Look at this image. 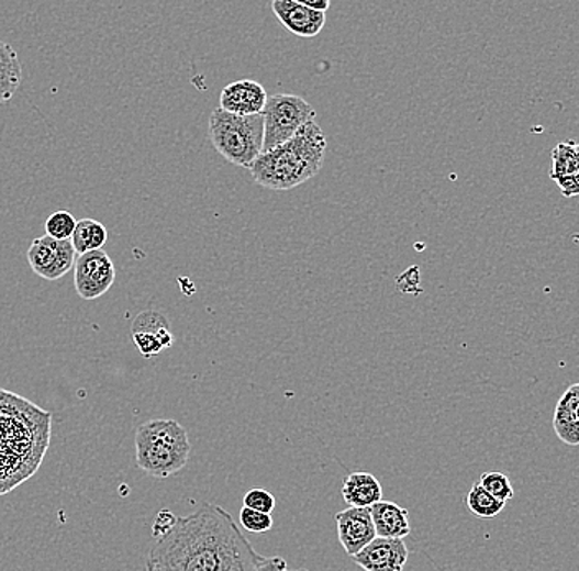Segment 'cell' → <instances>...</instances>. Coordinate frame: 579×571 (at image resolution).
I'll return each instance as SVG.
<instances>
[{"label":"cell","instance_id":"obj_1","mask_svg":"<svg viewBox=\"0 0 579 571\" xmlns=\"http://www.w3.org/2000/svg\"><path fill=\"white\" fill-rule=\"evenodd\" d=\"M263 559L233 516L207 503L177 517L148 552L145 571H256Z\"/></svg>","mask_w":579,"mask_h":571},{"label":"cell","instance_id":"obj_2","mask_svg":"<svg viewBox=\"0 0 579 571\" xmlns=\"http://www.w3.org/2000/svg\"><path fill=\"white\" fill-rule=\"evenodd\" d=\"M52 415L0 389V494L15 490L42 467Z\"/></svg>","mask_w":579,"mask_h":571},{"label":"cell","instance_id":"obj_3","mask_svg":"<svg viewBox=\"0 0 579 571\" xmlns=\"http://www.w3.org/2000/svg\"><path fill=\"white\" fill-rule=\"evenodd\" d=\"M326 147V137L320 125L308 122L289 142L260 154L250 173L260 187L276 191L293 190L320 173Z\"/></svg>","mask_w":579,"mask_h":571},{"label":"cell","instance_id":"obj_4","mask_svg":"<svg viewBox=\"0 0 579 571\" xmlns=\"http://www.w3.org/2000/svg\"><path fill=\"white\" fill-rule=\"evenodd\" d=\"M188 432L177 421H151L135 432V461L148 477L177 474L190 460Z\"/></svg>","mask_w":579,"mask_h":571},{"label":"cell","instance_id":"obj_5","mask_svg":"<svg viewBox=\"0 0 579 571\" xmlns=\"http://www.w3.org/2000/svg\"><path fill=\"white\" fill-rule=\"evenodd\" d=\"M210 138L227 161L250 170L263 154V114L234 115L216 109L210 119Z\"/></svg>","mask_w":579,"mask_h":571},{"label":"cell","instance_id":"obj_6","mask_svg":"<svg viewBox=\"0 0 579 571\" xmlns=\"http://www.w3.org/2000/svg\"><path fill=\"white\" fill-rule=\"evenodd\" d=\"M264 117V152L274 150L289 142L308 122L314 121L316 112L310 102L297 94H276L267 98Z\"/></svg>","mask_w":579,"mask_h":571},{"label":"cell","instance_id":"obj_7","mask_svg":"<svg viewBox=\"0 0 579 571\" xmlns=\"http://www.w3.org/2000/svg\"><path fill=\"white\" fill-rule=\"evenodd\" d=\"M76 254L71 240H56L49 236L36 237L30 244L26 259L36 276L45 280H58L75 267Z\"/></svg>","mask_w":579,"mask_h":571},{"label":"cell","instance_id":"obj_8","mask_svg":"<svg viewBox=\"0 0 579 571\" xmlns=\"http://www.w3.org/2000/svg\"><path fill=\"white\" fill-rule=\"evenodd\" d=\"M115 282V267L104 250H92L76 257L75 287L82 300H96L109 292Z\"/></svg>","mask_w":579,"mask_h":571},{"label":"cell","instance_id":"obj_9","mask_svg":"<svg viewBox=\"0 0 579 571\" xmlns=\"http://www.w3.org/2000/svg\"><path fill=\"white\" fill-rule=\"evenodd\" d=\"M337 537L344 552L349 557L357 556L376 539L370 510L367 507H347L336 514Z\"/></svg>","mask_w":579,"mask_h":571},{"label":"cell","instance_id":"obj_10","mask_svg":"<svg viewBox=\"0 0 579 571\" xmlns=\"http://www.w3.org/2000/svg\"><path fill=\"white\" fill-rule=\"evenodd\" d=\"M409 553L405 540L376 537L353 560L366 571H403Z\"/></svg>","mask_w":579,"mask_h":571},{"label":"cell","instance_id":"obj_11","mask_svg":"<svg viewBox=\"0 0 579 571\" xmlns=\"http://www.w3.org/2000/svg\"><path fill=\"white\" fill-rule=\"evenodd\" d=\"M267 91L254 79H240L221 91L220 109L234 115L263 114L267 102Z\"/></svg>","mask_w":579,"mask_h":571},{"label":"cell","instance_id":"obj_12","mask_svg":"<svg viewBox=\"0 0 579 571\" xmlns=\"http://www.w3.org/2000/svg\"><path fill=\"white\" fill-rule=\"evenodd\" d=\"M272 10L290 33L303 38L320 35L326 23V13L308 9L301 0H274Z\"/></svg>","mask_w":579,"mask_h":571},{"label":"cell","instance_id":"obj_13","mask_svg":"<svg viewBox=\"0 0 579 571\" xmlns=\"http://www.w3.org/2000/svg\"><path fill=\"white\" fill-rule=\"evenodd\" d=\"M377 537L383 539H405L412 533L409 511L390 501H380L369 507Z\"/></svg>","mask_w":579,"mask_h":571},{"label":"cell","instance_id":"obj_14","mask_svg":"<svg viewBox=\"0 0 579 571\" xmlns=\"http://www.w3.org/2000/svg\"><path fill=\"white\" fill-rule=\"evenodd\" d=\"M554 428L557 437L570 447L579 445V382L570 385L555 407Z\"/></svg>","mask_w":579,"mask_h":571},{"label":"cell","instance_id":"obj_15","mask_svg":"<svg viewBox=\"0 0 579 571\" xmlns=\"http://www.w3.org/2000/svg\"><path fill=\"white\" fill-rule=\"evenodd\" d=\"M341 494H343L344 503L349 504V507L369 510L374 504L382 501V486L374 474L356 471L344 478Z\"/></svg>","mask_w":579,"mask_h":571},{"label":"cell","instance_id":"obj_16","mask_svg":"<svg viewBox=\"0 0 579 571\" xmlns=\"http://www.w3.org/2000/svg\"><path fill=\"white\" fill-rule=\"evenodd\" d=\"M22 85V65L12 45L0 40V105L9 102Z\"/></svg>","mask_w":579,"mask_h":571},{"label":"cell","instance_id":"obj_17","mask_svg":"<svg viewBox=\"0 0 579 571\" xmlns=\"http://www.w3.org/2000/svg\"><path fill=\"white\" fill-rule=\"evenodd\" d=\"M105 243H108V229L104 224L91 217L78 221L71 236V244L78 256L92 253V250H102Z\"/></svg>","mask_w":579,"mask_h":571},{"label":"cell","instance_id":"obj_18","mask_svg":"<svg viewBox=\"0 0 579 571\" xmlns=\"http://www.w3.org/2000/svg\"><path fill=\"white\" fill-rule=\"evenodd\" d=\"M578 142H560L552 152L550 178L554 181L571 180L579 177Z\"/></svg>","mask_w":579,"mask_h":571},{"label":"cell","instance_id":"obj_19","mask_svg":"<svg viewBox=\"0 0 579 571\" xmlns=\"http://www.w3.org/2000/svg\"><path fill=\"white\" fill-rule=\"evenodd\" d=\"M466 506L479 519H494L504 511L505 503L496 500L481 484L476 483L466 496Z\"/></svg>","mask_w":579,"mask_h":571},{"label":"cell","instance_id":"obj_20","mask_svg":"<svg viewBox=\"0 0 579 571\" xmlns=\"http://www.w3.org/2000/svg\"><path fill=\"white\" fill-rule=\"evenodd\" d=\"M154 333L158 336L164 348H170L174 345V335H171L170 326H168L167 320L164 315L158 312H144L135 318L134 325H132V333Z\"/></svg>","mask_w":579,"mask_h":571},{"label":"cell","instance_id":"obj_21","mask_svg":"<svg viewBox=\"0 0 579 571\" xmlns=\"http://www.w3.org/2000/svg\"><path fill=\"white\" fill-rule=\"evenodd\" d=\"M76 224L78 221L75 220L69 211L58 210L55 213L49 214L48 220L45 223L46 236L53 237L56 240H71L73 233H75Z\"/></svg>","mask_w":579,"mask_h":571},{"label":"cell","instance_id":"obj_22","mask_svg":"<svg viewBox=\"0 0 579 571\" xmlns=\"http://www.w3.org/2000/svg\"><path fill=\"white\" fill-rule=\"evenodd\" d=\"M479 484H481L491 496H494L498 501H502V503L508 504V501L514 500V486H512L508 474L499 473V471H489V473L482 474Z\"/></svg>","mask_w":579,"mask_h":571},{"label":"cell","instance_id":"obj_23","mask_svg":"<svg viewBox=\"0 0 579 571\" xmlns=\"http://www.w3.org/2000/svg\"><path fill=\"white\" fill-rule=\"evenodd\" d=\"M241 527L247 533L266 534L272 530V514L257 513V511L243 507L240 514Z\"/></svg>","mask_w":579,"mask_h":571},{"label":"cell","instance_id":"obj_24","mask_svg":"<svg viewBox=\"0 0 579 571\" xmlns=\"http://www.w3.org/2000/svg\"><path fill=\"white\" fill-rule=\"evenodd\" d=\"M244 507H249L257 513L272 514L276 510V497L263 488H254L244 496Z\"/></svg>","mask_w":579,"mask_h":571},{"label":"cell","instance_id":"obj_25","mask_svg":"<svg viewBox=\"0 0 579 571\" xmlns=\"http://www.w3.org/2000/svg\"><path fill=\"white\" fill-rule=\"evenodd\" d=\"M132 338H134L135 346H137L138 351L145 356V358H152V356H157L158 352L164 351V345H162L160 339L154 333H132Z\"/></svg>","mask_w":579,"mask_h":571},{"label":"cell","instance_id":"obj_26","mask_svg":"<svg viewBox=\"0 0 579 571\" xmlns=\"http://www.w3.org/2000/svg\"><path fill=\"white\" fill-rule=\"evenodd\" d=\"M175 523H177V516H175L174 513H170V511L167 510L160 511V513H158L157 519H155L154 529H152L155 540L160 539V537H164L165 534L170 533L171 527L175 526Z\"/></svg>","mask_w":579,"mask_h":571},{"label":"cell","instance_id":"obj_27","mask_svg":"<svg viewBox=\"0 0 579 571\" xmlns=\"http://www.w3.org/2000/svg\"><path fill=\"white\" fill-rule=\"evenodd\" d=\"M256 571H289V566L282 557H264Z\"/></svg>","mask_w":579,"mask_h":571},{"label":"cell","instance_id":"obj_28","mask_svg":"<svg viewBox=\"0 0 579 571\" xmlns=\"http://www.w3.org/2000/svg\"><path fill=\"white\" fill-rule=\"evenodd\" d=\"M557 184L565 198L579 197V177L571 178V180L558 181Z\"/></svg>","mask_w":579,"mask_h":571},{"label":"cell","instance_id":"obj_29","mask_svg":"<svg viewBox=\"0 0 579 571\" xmlns=\"http://www.w3.org/2000/svg\"><path fill=\"white\" fill-rule=\"evenodd\" d=\"M308 9L314 10V12L326 13L330 10L331 2L330 0H318V2H307V0H301Z\"/></svg>","mask_w":579,"mask_h":571},{"label":"cell","instance_id":"obj_30","mask_svg":"<svg viewBox=\"0 0 579 571\" xmlns=\"http://www.w3.org/2000/svg\"><path fill=\"white\" fill-rule=\"evenodd\" d=\"M289 571H308V570L297 569V570H289Z\"/></svg>","mask_w":579,"mask_h":571},{"label":"cell","instance_id":"obj_31","mask_svg":"<svg viewBox=\"0 0 579 571\" xmlns=\"http://www.w3.org/2000/svg\"><path fill=\"white\" fill-rule=\"evenodd\" d=\"M577 148H578V154H579V142H578V144H577Z\"/></svg>","mask_w":579,"mask_h":571}]
</instances>
